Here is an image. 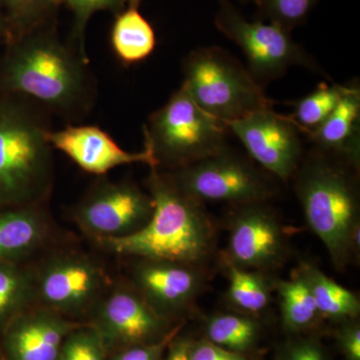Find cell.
Returning a JSON list of instances; mask_svg holds the SVG:
<instances>
[{
    "label": "cell",
    "instance_id": "cell-1",
    "mask_svg": "<svg viewBox=\"0 0 360 360\" xmlns=\"http://www.w3.org/2000/svg\"><path fill=\"white\" fill-rule=\"evenodd\" d=\"M0 58V92L23 97L49 113L77 120L94 103L89 61L59 39L56 23L14 37Z\"/></svg>",
    "mask_w": 360,
    "mask_h": 360
},
{
    "label": "cell",
    "instance_id": "cell-2",
    "mask_svg": "<svg viewBox=\"0 0 360 360\" xmlns=\"http://www.w3.org/2000/svg\"><path fill=\"white\" fill-rule=\"evenodd\" d=\"M149 168L146 187L155 210L148 224L127 238L97 245L116 257L168 260L200 267L212 257L217 238L205 203L182 193L162 170Z\"/></svg>",
    "mask_w": 360,
    "mask_h": 360
},
{
    "label": "cell",
    "instance_id": "cell-3",
    "mask_svg": "<svg viewBox=\"0 0 360 360\" xmlns=\"http://www.w3.org/2000/svg\"><path fill=\"white\" fill-rule=\"evenodd\" d=\"M359 168L314 148L302 158L295 193L309 229L330 255L338 270L359 255V193L354 172Z\"/></svg>",
    "mask_w": 360,
    "mask_h": 360
},
{
    "label": "cell",
    "instance_id": "cell-4",
    "mask_svg": "<svg viewBox=\"0 0 360 360\" xmlns=\"http://www.w3.org/2000/svg\"><path fill=\"white\" fill-rule=\"evenodd\" d=\"M49 115L28 99L0 92V210L49 198L53 184Z\"/></svg>",
    "mask_w": 360,
    "mask_h": 360
},
{
    "label": "cell",
    "instance_id": "cell-5",
    "mask_svg": "<svg viewBox=\"0 0 360 360\" xmlns=\"http://www.w3.org/2000/svg\"><path fill=\"white\" fill-rule=\"evenodd\" d=\"M229 131L225 123L201 110L181 84L149 116L144 146L158 169L174 172L225 150Z\"/></svg>",
    "mask_w": 360,
    "mask_h": 360
},
{
    "label": "cell",
    "instance_id": "cell-6",
    "mask_svg": "<svg viewBox=\"0 0 360 360\" xmlns=\"http://www.w3.org/2000/svg\"><path fill=\"white\" fill-rule=\"evenodd\" d=\"M182 70L181 84L193 101L225 124L272 108V101L248 68L221 47L194 49L184 59Z\"/></svg>",
    "mask_w": 360,
    "mask_h": 360
},
{
    "label": "cell",
    "instance_id": "cell-7",
    "mask_svg": "<svg viewBox=\"0 0 360 360\" xmlns=\"http://www.w3.org/2000/svg\"><path fill=\"white\" fill-rule=\"evenodd\" d=\"M32 266L35 304L72 321L90 316L115 283L103 264L78 251H51Z\"/></svg>",
    "mask_w": 360,
    "mask_h": 360
},
{
    "label": "cell",
    "instance_id": "cell-8",
    "mask_svg": "<svg viewBox=\"0 0 360 360\" xmlns=\"http://www.w3.org/2000/svg\"><path fill=\"white\" fill-rule=\"evenodd\" d=\"M165 172L182 193L201 203L240 206L265 202L276 193L266 174L229 148L188 167Z\"/></svg>",
    "mask_w": 360,
    "mask_h": 360
},
{
    "label": "cell",
    "instance_id": "cell-9",
    "mask_svg": "<svg viewBox=\"0 0 360 360\" xmlns=\"http://www.w3.org/2000/svg\"><path fill=\"white\" fill-rule=\"evenodd\" d=\"M214 22L217 30L243 52L248 70L259 84L281 77L293 66L319 71L290 32L269 21L248 20L231 0H219Z\"/></svg>",
    "mask_w": 360,
    "mask_h": 360
},
{
    "label": "cell",
    "instance_id": "cell-10",
    "mask_svg": "<svg viewBox=\"0 0 360 360\" xmlns=\"http://www.w3.org/2000/svg\"><path fill=\"white\" fill-rule=\"evenodd\" d=\"M155 203L148 191L131 181L101 176L72 210L82 233L96 243L127 238L146 226Z\"/></svg>",
    "mask_w": 360,
    "mask_h": 360
},
{
    "label": "cell",
    "instance_id": "cell-11",
    "mask_svg": "<svg viewBox=\"0 0 360 360\" xmlns=\"http://www.w3.org/2000/svg\"><path fill=\"white\" fill-rule=\"evenodd\" d=\"M248 155L276 179H292L303 158L302 129L290 116L264 108L226 123Z\"/></svg>",
    "mask_w": 360,
    "mask_h": 360
},
{
    "label": "cell",
    "instance_id": "cell-12",
    "mask_svg": "<svg viewBox=\"0 0 360 360\" xmlns=\"http://www.w3.org/2000/svg\"><path fill=\"white\" fill-rule=\"evenodd\" d=\"M169 319L156 312L131 283H113L90 314L89 324L106 347L155 342L167 335Z\"/></svg>",
    "mask_w": 360,
    "mask_h": 360
},
{
    "label": "cell",
    "instance_id": "cell-13",
    "mask_svg": "<svg viewBox=\"0 0 360 360\" xmlns=\"http://www.w3.org/2000/svg\"><path fill=\"white\" fill-rule=\"evenodd\" d=\"M226 264L262 271L281 264L285 257V234L265 202L236 206L229 220Z\"/></svg>",
    "mask_w": 360,
    "mask_h": 360
},
{
    "label": "cell",
    "instance_id": "cell-14",
    "mask_svg": "<svg viewBox=\"0 0 360 360\" xmlns=\"http://www.w3.org/2000/svg\"><path fill=\"white\" fill-rule=\"evenodd\" d=\"M130 283L156 312L170 319L193 304L205 277L193 265L137 258L130 269Z\"/></svg>",
    "mask_w": 360,
    "mask_h": 360
},
{
    "label": "cell",
    "instance_id": "cell-15",
    "mask_svg": "<svg viewBox=\"0 0 360 360\" xmlns=\"http://www.w3.org/2000/svg\"><path fill=\"white\" fill-rule=\"evenodd\" d=\"M47 139L52 148L68 156L87 174L96 176H104L115 168L134 163L156 167L148 146H144L139 153H129L96 125H68L63 129H51Z\"/></svg>",
    "mask_w": 360,
    "mask_h": 360
},
{
    "label": "cell",
    "instance_id": "cell-16",
    "mask_svg": "<svg viewBox=\"0 0 360 360\" xmlns=\"http://www.w3.org/2000/svg\"><path fill=\"white\" fill-rule=\"evenodd\" d=\"M82 323L41 305H32L1 331L6 359L58 360L66 336Z\"/></svg>",
    "mask_w": 360,
    "mask_h": 360
},
{
    "label": "cell",
    "instance_id": "cell-17",
    "mask_svg": "<svg viewBox=\"0 0 360 360\" xmlns=\"http://www.w3.org/2000/svg\"><path fill=\"white\" fill-rule=\"evenodd\" d=\"M53 229L42 205L0 210V262L30 264L51 245Z\"/></svg>",
    "mask_w": 360,
    "mask_h": 360
},
{
    "label": "cell",
    "instance_id": "cell-18",
    "mask_svg": "<svg viewBox=\"0 0 360 360\" xmlns=\"http://www.w3.org/2000/svg\"><path fill=\"white\" fill-rule=\"evenodd\" d=\"M314 148L330 153L359 168L360 163V89L352 90L341 99L328 120L309 134Z\"/></svg>",
    "mask_w": 360,
    "mask_h": 360
},
{
    "label": "cell",
    "instance_id": "cell-19",
    "mask_svg": "<svg viewBox=\"0 0 360 360\" xmlns=\"http://www.w3.org/2000/svg\"><path fill=\"white\" fill-rule=\"evenodd\" d=\"M141 0H127L115 13L110 32L113 53L124 65H134L148 59L155 51V28L141 11Z\"/></svg>",
    "mask_w": 360,
    "mask_h": 360
},
{
    "label": "cell",
    "instance_id": "cell-20",
    "mask_svg": "<svg viewBox=\"0 0 360 360\" xmlns=\"http://www.w3.org/2000/svg\"><path fill=\"white\" fill-rule=\"evenodd\" d=\"M295 272L307 283L322 316L340 321H354L359 316L357 295L335 283L316 265L302 262Z\"/></svg>",
    "mask_w": 360,
    "mask_h": 360
},
{
    "label": "cell",
    "instance_id": "cell-21",
    "mask_svg": "<svg viewBox=\"0 0 360 360\" xmlns=\"http://www.w3.org/2000/svg\"><path fill=\"white\" fill-rule=\"evenodd\" d=\"M34 304L32 262H0V330Z\"/></svg>",
    "mask_w": 360,
    "mask_h": 360
},
{
    "label": "cell",
    "instance_id": "cell-22",
    "mask_svg": "<svg viewBox=\"0 0 360 360\" xmlns=\"http://www.w3.org/2000/svg\"><path fill=\"white\" fill-rule=\"evenodd\" d=\"M274 286L278 291L283 324L288 330H304L322 316L309 286L296 272L290 281H276Z\"/></svg>",
    "mask_w": 360,
    "mask_h": 360
},
{
    "label": "cell",
    "instance_id": "cell-23",
    "mask_svg": "<svg viewBox=\"0 0 360 360\" xmlns=\"http://www.w3.org/2000/svg\"><path fill=\"white\" fill-rule=\"evenodd\" d=\"M259 326L250 315H213L206 324L207 340L217 347L241 354L255 345Z\"/></svg>",
    "mask_w": 360,
    "mask_h": 360
},
{
    "label": "cell",
    "instance_id": "cell-24",
    "mask_svg": "<svg viewBox=\"0 0 360 360\" xmlns=\"http://www.w3.org/2000/svg\"><path fill=\"white\" fill-rule=\"evenodd\" d=\"M229 300L233 307L248 314H259L271 300V284L262 271L239 269L226 264Z\"/></svg>",
    "mask_w": 360,
    "mask_h": 360
},
{
    "label": "cell",
    "instance_id": "cell-25",
    "mask_svg": "<svg viewBox=\"0 0 360 360\" xmlns=\"http://www.w3.org/2000/svg\"><path fill=\"white\" fill-rule=\"evenodd\" d=\"M352 84H323L295 104L293 115L290 116L302 131L310 134L328 120L348 92Z\"/></svg>",
    "mask_w": 360,
    "mask_h": 360
},
{
    "label": "cell",
    "instance_id": "cell-26",
    "mask_svg": "<svg viewBox=\"0 0 360 360\" xmlns=\"http://www.w3.org/2000/svg\"><path fill=\"white\" fill-rule=\"evenodd\" d=\"M61 6L59 0H0V6L11 25V39L40 26L56 23Z\"/></svg>",
    "mask_w": 360,
    "mask_h": 360
},
{
    "label": "cell",
    "instance_id": "cell-27",
    "mask_svg": "<svg viewBox=\"0 0 360 360\" xmlns=\"http://www.w3.org/2000/svg\"><path fill=\"white\" fill-rule=\"evenodd\" d=\"M258 16L292 32L303 25L316 6L317 0H252Z\"/></svg>",
    "mask_w": 360,
    "mask_h": 360
},
{
    "label": "cell",
    "instance_id": "cell-28",
    "mask_svg": "<svg viewBox=\"0 0 360 360\" xmlns=\"http://www.w3.org/2000/svg\"><path fill=\"white\" fill-rule=\"evenodd\" d=\"M108 352L98 330L82 323L66 336L58 360H106Z\"/></svg>",
    "mask_w": 360,
    "mask_h": 360
},
{
    "label": "cell",
    "instance_id": "cell-29",
    "mask_svg": "<svg viewBox=\"0 0 360 360\" xmlns=\"http://www.w3.org/2000/svg\"><path fill=\"white\" fill-rule=\"evenodd\" d=\"M61 4H65L72 11L75 16L72 28L73 46L84 58L85 30L90 18L98 11H111L116 13L127 4V0H59Z\"/></svg>",
    "mask_w": 360,
    "mask_h": 360
},
{
    "label": "cell",
    "instance_id": "cell-30",
    "mask_svg": "<svg viewBox=\"0 0 360 360\" xmlns=\"http://www.w3.org/2000/svg\"><path fill=\"white\" fill-rule=\"evenodd\" d=\"M181 328V324L175 326L170 329L167 335L155 342L125 347L112 360H160L168 345L179 335Z\"/></svg>",
    "mask_w": 360,
    "mask_h": 360
},
{
    "label": "cell",
    "instance_id": "cell-31",
    "mask_svg": "<svg viewBox=\"0 0 360 360\" xmlns=\"http://www.w3.org/2000/svg\"><path fill=\"white\" fill-rule=\"evenodd\" d=\"M191 360H250L243 354L229 352L213 345L210 340H201L193 343Z\"/></svg>",
    "mask_w": 360,
    "mask_h": 360
},
{
    "label": "cell",
    "instance_id": "cell-32",
    "mask_svg": "<svg viewBox=\"0 0 360 360\" xmlns=\"http://www.w3.org/2000/svg\"><path fill=\"white\" fill-rule=\"evenodd\" d=\"M338 341L347 360H360V328L352 322L347 323L338 330Z\"/></svg>",
    "mask_w": 360,
    "mask_h": 360
},
{
    "label": "cell",
    "instance_id": "cell-33",
    "mask_svg": "<svg viewBox=\"0 0 360 360\" xmlns=\"http://www.w3.org/2000/svg\"><path fill=\"white\" fill-rule=\"evenodd\" d=\"M283 360H326L324 352L314 341L290 343L283 354Z\"/></svg>",
    "mask_w": 360,
    "mask_h": 360
},
{
    "label": "cell",
    "instance_id": "cell-34",
    "mask_svg": "<svg viewBox=\"0 0 360 360\" xmlns=\"http://www.w3.org/2000/svg\"><path fill=\"white\" fill-rule=\"evenodd\" d=\"M177 335L168 345L167 355L165 360H191L193 341L188 338H179Z\"/></svg>",
    "mask_w": 360,
    "mask_h": 360
},
{
    "label": "cell",
    "instance_id": "cell-35",
    "mask_svg": "<svg viewBox=\"0 0 360 360\" xmlns=\"http://www.w3.org/2000/svg\"><path fill=\"white\" fill-rule=\"evenodd\" d=\"M11 39V30L6 13L0 6V45H6Z\"/></svg>",
    "mask_w": 360,
    "mask_h": 360
},
{
    "label": "cell",
    "instance_id": "cell-36",
    "mask_svg": "<svg viewBox=\"0 0 360 360\" xmlns=\"http://www.w3.org/2000/svg\"><path fill=\"white\" fill-rule=\"evenodd\" d=\"M241 2L252 1V0H240Z\"/></svg>",
    "mask_w": 360,
    "mask_h": 360
}]
</instances>
